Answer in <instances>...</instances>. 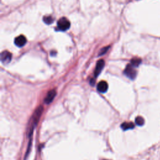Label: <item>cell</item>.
Segmentation results:
<instances>
[{"label": "cell", "mask_w": 160, "mask_h": 160, "mask_svg": "<svg viewBox=\"0 0 160 160\" xmlns=\"http://www.w3.org/2000/svg\"><path fill=\"white\" fill-rule=\"evenodd\" d=\"M43 107L42 106H39V107L35 111V113L32 116V126L30 127V130H34L35 126L38 124V123L40 120V117L43 113Z\"/></svg>", "instance_id": "cell-1"}, {"label": "cell", "mask_w": 160, "mask_h": 160, "mask_svg": "<svg viewBox=\"0 0 160 160\" xmlns=\"http://www.w3.org/2000/svg\"><path fill=\"white\" fill-rule=\"evenodd\" d=\"M58 28L60 31H66L70 27V22L66 18H61L58 21Z\"/></svg>", "instance_id": "cell-2"}, {"label": "cell", "mask_w": 160, "mask_h": 160, "mask_svg": "<svg viewBox=\"0 0 160 160\" xmlns=\"http://www.w3.org/2000/svg\"><path fill=\"white\" fill-rule=\"evenodd\" d=\"M135 67L132 66L131 64L128 65L124 71V74L131 79H135L137 75V71L135 69Z\"/></svg>", "instance_id": "cell-3"}, {"label": "cell", "mask_w": 160, "mask_h": 160, "mask_svg": "<svg viewBox=\"0 0 160 160\" xmlns=\"http://www.w3.org/2000/svg\"><path fill=\"white\" fill-rule=\"evenodd\" d=\"M12 58V53H9L8 51H4L1 53V62L4 64V65H7L9 63H10L11 60Z\"/></svg>", "instance_id": "cell-4"}, {"label": "cell", "mask_w": 160, "mask_h": 160, "mask_svg": "<svg viewBox=\"0 0 160 160\" xmlns=\"http://www.w3.org/2000/svg\"><path fill=\"white\" fill-rule=\"evenodd\" d=\"M56 95V92L55 89L50 90V92L48 93L46 97H45L44 99V103L47 105L51 103L53 101V99H54V98H55Z\"/></svg>", "instance_id": "cell-5"}, {"label": "cell", "mask_w": 160, "mask_h": 160, "mask_svg": "<svg viewBox=\"0 0 160 160\" xmlns=\"http://www.w3.org/2000/svg\"><path fill=\"white\" fill-rule=\"evenodd\" d=\"M104 66H105V61L103 60H100L97 62V66H96V68L94 70V73L95 77L98 76L99 74L101 73V71L103 70Z\"/></svg>", "instance_id": "cell-6"}, {"label": "cell", "mask_w": 160, "mask_h": 160, "mask_svg": "<svg viewBox=\"0 0 160 160\" xmlns=\"http://www.w3.org/2000/svg\"><path fill=\"white\" fill-rule=\"evenodd\" d=\"M26 43V38L23 35H20L14 39V44L18 47H22Z\"/></svg>", "instance_id": "cell-7"}, {"label": "cell", "mask_w": 160, "mask_h": 160, "mask_svg": "<svg viewBox=\"0 0 160 160\" xmlns=\"http://www.w3.org/2000/svg\"><path fill=\"white\" fill-rule=\"evenodd\" d=\"M108 89V84L105 81H100L97 85V89L100 93H106Z\"/></svg>", "instance_id": "cell-8"}, {"label": "cell", "mask_w": 160, "mask_h": 160, "mask_svg": "<svg viewBox=\"0 0 160 160\" xmlns=\"http://www.w3.org/2000/svg\"><path fill=\"white\" fill-rule=\"evenodd\" d=\"M121 127L124 131H126V130H132L134 128L135 125L131 122H124L123 123L121 124Z\"/></svg>", "instance_id": "cell-9"}, {"label": "cell", "mask_w": 160, "mask_h": 160, "mask_svg": "<svg viewBox=\"0 0 160 160\" xmlns=\"http://www.w3.org/2000/svg\"><path fill=\"white\" fill-rule=\"evenodd\" d=\"M141 63V59H140V58H133V59L131 60V65L136 68V67L139 66V65H140Z\"/></svg>", "instance_id": "cell-10"}, {"label": "cell", "mask_w": 160, "mask_h": 160, "mask_svg": "<svg viewBox=\"0 0 160 160\" xmlns=\"http://www.w3.org/2000/svg\"><path fill=\"white\" fill-rule=\"evenodd\" d=\"M43 21L46 25H51L54 21V18L51 16H46L43 17Z\"/></svg>", "instance_id": "cell-11"}, {"label": "cell", "mask_w": 160, "mask_h": 160, "mask_svg": "<svg viewBox=\"0 0 160 160\" xmlns=\"http://www.w3.org/2000/svg\"><path fill=\"white\" fill-rule=\"evenodd\" d=\"M135 123L138 126H141L145 124V120H144L141 116H138L135 119Z\"/></svg>", "instance_id": "cell-12"}, {"label": "cell", "mask_w": 160, "mask_h": 160, "mask_svg": "<svg viewBox=\"0 0 160 160\" xmlns=\"http://www.w3.org/2000/svg\"><path fill=\"white\" fill-rule=\"evenodd\" d=\"M110 48V46H106V47L103 48H102V49H101V50H100V52H99V55H99V56H102V55H105V53L108 51V50H109Z\"/></svg>", "instance_id": "cell-13"}, {"label": "cell", "mask_w": 160, "mask_h": 160, "mask_svg": "<svg viewBox=\"0 0 160 160\" xmlns=\"http://www.w3.org/2000/svg\"><path fill=\"white\" fill-rule=\"evenodd\" d=\"M94 79H92V81H90V84H92V85H94Z\"/></svg>", "instance_id": "cell-14"}]
</instances>
